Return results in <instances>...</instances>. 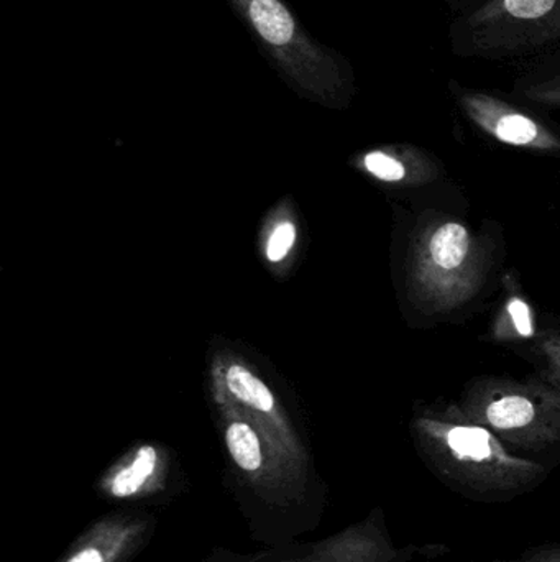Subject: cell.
Returning a JSON list of instances; mask_svg holds the SVG:
<instances>
[{"mask_svg":"<svg viewBox=\"0 0 560 562\" xmlns=\"http://www.w3.org/2000/svg\"><path fill=\"white\" fill-rule=\"evenodd\" d=\"M410 429L426 468L467 501L505 504L536 491L551 474L545 462L516 454L459 405L424 409Z\"/></svg>","mask_w":560,"mask_h":562,"instance_id":"1","label":"cell"},{"mask_svg":"<svg viewBox=\"0 0 560 562\" xmlns=\"http://www.w3.org/2000/svg\"><path fill=\"white\" fill-rule=\"evenodd\" d=\"M273 69L301 94L344 101L355 69L338 49L319 42L285 0H227Z\"/></svg>","mask_w":560,"mask_h":562,"instance_id":"2","label":"cell"},{"mask_svg":"<svg viewBox=\"0 0 560 562\" xmlns=\"http://www.w3.org/2000/svg\"><path fill=\"white\" fill-rule=\"evenodd\" d=\"M489 269L485 244L466 224L434 220L411 240L408 294L423 313H453L479 294Z\"/></svg>","mask_w":560,"mask_h":562,"instance_id":"3","label":"cell"},{"mask_svg":"<svg viewBox=\"0 0 560 562\" xmlns=\"http://www.w3.org/2000/svg\"><path fill=\"white\" fill-rule=\"evenodd\" d=\"M460 409L512 449L560 452V392L545 379L483 376L467 386Z\"/></svg>","mask_w":560,"mask_h":562,"instance_id":"4","label":"cell"},{"mask_svg":"<svg viewBox=\"0 0 560 562\" xmlns=\"http://www.w3.org/2000/svg\"><path fill=\"white\" fill-rule=\"evenodd\" d=\"M464 55L505 59L560 43V0H487L460 23Z\"/></svg>","mask_w":560,"mask_h":562,"instance_id":"5","label":"cell"},{"mask_svg":"<svg viewBox=\"0 0 560 562\" xmlns=\"http://www.w3.org/2000/svg\"><path fill=\"white\" fill-rule=\"evenodd\" d=\"M450 553L446 544H407L397 547L388 530L384 510L370 515L345 528L341 533L309 548L295 558H237L232 562H416L436 561Z\"/></svg>","mask_w":560,"mask_h":562,"instance_id":"6","label":"cell"},{"mask_svg":"<svg viewBox=\"0 0 560 562\" xmlns=\"http://www.w3.org/2000/svg\"><path fill=\"white\" fill-rule=\"evenodd\" d=\"M464 115L483 134L512 147L536 151H560V137L548 125L510 102L450 82Z\"/></svg>","mask_w":560,"mask_h":562,"instance_id":"7","label":"cell"},{"mask_svg":"<svg viewBox=\"0 0 560 562\" xmlns=\"http://www.w3.org/2000/svg\"><path fill=\"white\" fill-rule=\"evenodd\" d=\"M148 521L141 517H112L95 525L61 562H122L145 540Z\"/></svg>","mask_w":560,"mask_h":562,"instance_id":"8","label":"cell"},{"mask_svg":"<svg viewBox=\"0 0 560 562\" xmlns=\"http://www.w3.org/2000/svg\"><path fill=\"white\" fill-rule=\"evenodd\" d=\"M362 164L372 177L385 183L421 187L439 177V165L436 160L413 145L368 151Z\"/></svg>","mask_w":560,"mask_h":562,"instance_id":"9","label":"cell"},{"mask_svg":"<svg viewBox=\"0 0 560 562\" xmlns=\"http://www.w3.org/2000/svg\"><path fill=\"white\" fill-rule=\"evenodd\" d=\"M158 452L151 446L138 449L128 464L118 468L111 477L105 479L102 494L111 501H140L153 494L151 482L157 477Z\"/></svg>","mask_w":560,"mask_h":562,"instance_id":"10","label":"cell"},{"mask_svg":"<svg viewBox=\"0 0 560 562\" xmlns=\"http://www.w3.org/2000/svg\"><path fill=\"white\" fill-rule=\"evenodd\" d=\"M536 334L535 316L525 297L512 294L503 304L493 323L492 336L496 340L528 339Z\"/></svg>","mask_w":560,"mask_h":562,"instance_id":"11","label":"cell"},{"mask_svg":"<svg viewBox=\"0 0 560 562\" xmlns=\"http://www.w3.org/2000/svg\"><path fill=\"white\" fill-rule=\"evenodd\" d=\"M227 448L240 471L255 474L263 468L262 442L247 423H233L226 435Z\"/></svg>","mask_w":560,"mask_h":562,"instance_id":"12","label":"cell"},{"mask_svg":"<svg viewBox=\"0 0 560 562\" xmlns=\"http://www.w3.org/2000/svg\"><path fill=\"white\" fill-rule=\"evenodd\" d=\"M227 385L240 402L247 403L260 412H272L275 406V400H273L268 386L260 382L253 373L243 367H230L227 372Z\"/></svg>","mask_w":560,"mask_h":562,"instance_id":"13","label":"cell"},{"mask_svg":"<svg viewBox=\"0 0 560 562\" xmlns=\"http://www.w3.org/2000/svg\"><path fill=\"white\" fill-rule=\"evenodd\" d=\"M538 353L542 363L541 379L560 392V333H546L539 337Z\"/></svg>","mask_w":560,"mask_h":562,"instance_id":"14","label":"cell"},{"mask_svg":"<svg viewBox=\"0 0 560 562\" xmlns=\"http://www.w3.org/2000/svg\"><path fill=\"white\" fill-rule=\"evenodd\" d=\"M523 95L536 104L560 108V72L551 78L533 82L523 91Z\"/></svg>","mask_w":560,"mask_h":562,"instance_id":"15","label":"cell"},{"mask_svg":"<svg viewBox=\"0 0 560 562\" xmlns=\"http://www.w3.org/2000/svg\"><path fill=\"white\" fill-rule=\"evenodd\" d=\"M296 240V229L293 224L282 223L275 231H273L272 237L268 240V247H266V257L270 262H279L288 256L292 250L293 244Z\"/></svg>","mask_w":560,"mask_h":562,"instance_id":"16","label":"cell"},{"mask_svg":"<svg viewBox=\"0 0 560 562\" xmlns=\"http://www.w3.org/2000/svg\"><path fill=\"white\" fill-rule=\"evenodd\" d=\"M477 562H560V543H546L529 548L515 558Z\"/></svg>","mask_w":560,"mask_h":562,"instance_id":"17","label":"cell"}]
</instances>
